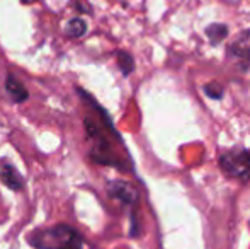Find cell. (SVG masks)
Returning a JSON list of instances; mask_svg holds the SVG:
<instances>
[{"label":"cell","instance_id":"1","mask_svg":"<svg viewBox=\"0 0 250 249\" xmlns=\"http://www.w3.org/2000/svg\"><path fill=\"white\" fill-rule=\"evenodd\" d=\"M27 243L36 249H82L83 239L77 229L65 224L38 229L27 237Z\"/></svg>","mask_w":250,"mask_h":249},{"label":"cell","instance_id":"2","mask_svg":"<svg viewBox=\"0 0 250 249\" xmlns=\"http://www.w3.org/2000/svg\"><path fill=\"white\" fill-rule=\"evenodd\" d=\"M220 167L235 180H250V152L247 149H230L220 156Z\"/></svg>","mask_w":250,"mask_h":249},{"label":"cell","instance_id":"3","mask_svg":"<svg viewBox=\"0 0 250 249\" xmlns=\"http://www.w3.org/2000/svg\"><path fill=\"white\" fill-rule=\"evenodd\" d=\"M228 60L235 65L238 72L250 70V29L240 33L227 48Z\"/></svg>","mask_w":250,"mask_h":249},{"label":"cell","instance_id":"4","mask_svg":"<svg viewBox=\"0 0 250 249\" xmlns=\"http://www.w3.org/2000/svg\"><path fill=\"white\" fill-rule=\"evenodd\" d=\"M107 191L112 198H118L121 203H126V205H133L138 198V193L133 184L126 183V181H111L107 184Z\"/></svg>","mask_w":250,"mask_h":249},{"label":"cell","instance_id":"5","mask_svg":"<svg viewBox=\"0 0 250 249\" xmlns=\"http://www.w3.org/2000/svg\"><path fill=\"white\" fill-rule=\"evenodd\" d=\"M0 181L12 191H21L24 188V180L21 173L9 162H0Z\"/></svg>","mask_w":250,"mask_h":249},{"label":"cell","instance_id":"6","mask_svg":"<svg viewBox=\"0 0 250 249\" xmlns=\"http://www.w3.org/2000/svg\"><path fill=\"white\" fill-rule=\"evenodd\" d=\"M5 91H7V94L12 97L14 103H24V101L29 97L27 89L22 86V82H21L16 75H12V73H9L5 79Z\"/></svg>","mask_w":250,"mask_h":249},{"label":"cell","instance_id":"7","mask_svg":"<svg viewBox=\"0 0 250 249\" xmlns=\"http://www.w3.org/2000/svg\"><path fill=\"white\" fill-rule=\"evenodd\" d=\"M227 34H228V27L225 26V24L216 23V24H211V26L206 27V36L209 38V41L213 45L221 43V41L227 38Z\"/></svg>","mask_w":250,"mask_h":249},{"label":"cell","instance_id":"8","mask_svg":"<svg viewBox=\"0 0 250 249\" xmlns=\"http://www.w3.org/2000/svg\"><path fill=\"white\" fill-rule=\"evenodd\" d=\"M87 33V23L83 19H80V17H73V19L68 21V24H66V34H68L70 38H80L83 36V34Z\"/></svg>","mask_w":250,"mask_h":249},{"label":"cell","instance_id":"9","mask_svg":"<svg viewBox=\"0 0 250 249\" xmlns=\"http://www.w3.org/2000/svg\"><path fill=\"white\" fill-rule=\"evenodd\" d=\"M116 55H118V65L121 68L123 75H129L135 70V60H133V57L129 53H126V51H118Z\"/></svg>","mask_w":250,"mask_h":249},{"label":"cell","instance_id":"10","mask_svg":"<svg viewBox=\"0 0 250 249\" xmlns=\"http://www.w3.org/2000/svg\"><path fill=\"white\" fill-rule=\"evenodd\" d=\"M204 92H206L211 99H221V96H223V87H221L220 84H216V82L208 84V86L204 87Z\"/></svg>","mask_w":250,"mask_h":249},{"label":"cell","instance_id":"11","mask_svg":"<svg viewBox=\"0 0 250 249\" xmlns=\"http://www.w3.org/2000/svg\"><path fill=\"white\" fill-rule=\"evenodd\" d=\"M34 2H38V0H21V3H24V5H31Z\"/></svg>","mask_w":250,"mask_h":249}]
</instances>
